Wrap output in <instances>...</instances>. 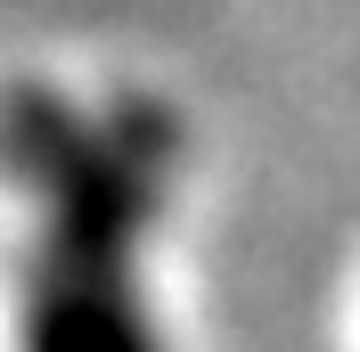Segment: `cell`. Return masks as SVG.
Masks as SVG:
<instances>
[{
    "mask_svg": "<svg viewBox=\"0 0 360 352\" xmlns=\"http://www.w3.org/2000/svg\"><path fill=\"white\" fill-rule=\"evenodd\" d=\"M172 180L180 115L164 99L0 82V189L25 205L17 352H164L148 246Z\"/></svg>",
    "mask_w": 360,
    "mask_h": 352,
    "instance_id": "1",
    "label": "cell"
}]
</instances>
